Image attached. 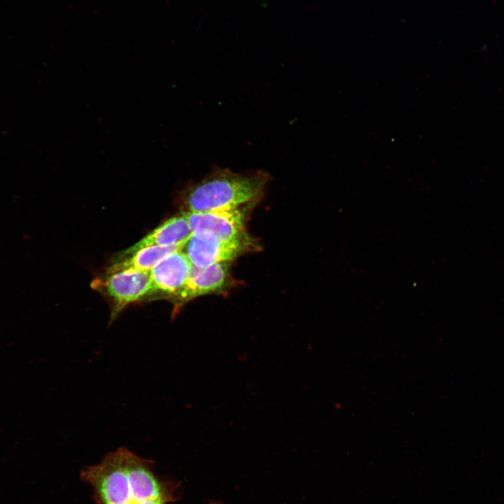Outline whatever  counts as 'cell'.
<instances>
[{
  "label": "cell",
  "mask_w": 504,
  "mask_h": 504,
  "mask_svg": "<svg viewBox=\"0 0 504 504\" xmlns=\"http://www.w3.org/2000/svg\"><path fill=\"white\" fill-rule=\"evenodd\" d=\"M270 180V174L262 170L241 174L216 168L202 180L188 186L183 191L182 199L192 212L234 209L255 202Z\"/></svg>",
  "instance_id": "6da1fadb"
},
{
  "label": "cell",
  "mask_w": 504,
  "mask_h": 504,
  "mask_svg": "<svg viewBox=\"0 0 504 504\" xmlns=\"http://www.w3.org/2000/svg\"><path fill=\"white\" fill-rule=\"evenodd\" d=\"M183 214L192 234H207L221 240L237 239L248 234L245 228L246 211L240 207L206 212L187 211Z\"/></svg>",
  "instance_id": "3957f363"
},
{
  "label": "cell",
  "mask_w": 504,
  "mask_h": 504,
  "mask_svg": "<svg viewBox=\"0 0 504 504\" xmlns=\"http://www.w3.org/2000/svg\"><path fill=\"white\" fill-rule=\"evenodd\" d=\"M103 285L114 302L111 321L127 305L151 294L150 271L127 269L107 272Z\"/></svg>",
  "instance_id": "277c9868"
},
{
  "label": "cell",
  "mask_w": 504,
  "mask_h": 504,
  "mask_svg": "<svg viewBox=\"0 0 504 504\" xmlns=\"http://www.w3.org/2000/svg\"><path fill=\"white\" fill-rule=\"evenodd\" d=\"M183 246L184 244L167 246H150L142 248L130 255L128 258L111 265L107 272L127 269L150 271L168 255L181 251Z\"/></svg>",
  "instance_id": "ba28073f"
},
{
  "label": "cell",
  "mask_w": 504,
  "mask_h": 504,
  "mask_svg": "<svg viewBox=\"0 0 504 504\" xmlns=\"http://www.w3.org/2000/svg\"><path fill=\"white\" fill-rule=\"evenodd\" d=\"M258 241L249 234L233 240H221L204 233H194L182 251L193 266L204 267L212 264L231 262L247 252L257 251Z\"/></svg>",
  "instance_id": "7a4b0ae2"
},
{
  "label": "cell",
  "mask_w": 504,
  "mask_h": 504,
  "mask_svg": "<svg viewBox=\"0 0 504 504\" xmlns=\"http://www.w3.org/2000/svg\"><path fill=\"white\" fill-rule=\"evenodd\" d=\"M192 263L182 251L172 253L160 260L150 271L152 291L174 298L186 286Z\"/></svg>",
  "instance_id": "8992f818"
},
{
  "label": "cell",
  "mask_w": 504,
  "mask_h": 504,
  "mask_svg": "<svg viewBox=\"0 0 504 504\" xmlns=\"http://www.w3.org/2000/svg\"><path fill=\"white\" fill-rule=\"evenodd\" d=\"M192 234V232L183 214L176 215L166 220L145 237L125 251L122 255H130L142 248L150 246L183 245Z\"/></svg>",
  "instance_id": "52a82bcc"
},
{
  "label": "cell",
  "mask_w": 504,
  "mask_h": 504,
  "mask_svg": "<svg viewBox=\"0 0 504 504\" xmlns=\"http://www.w3.org/2000/svg\"><path fill=\"white\" fill-rule=\"evenodd\" d=\"M230 262H223L204 267L192 266L187 283L183 290L174 298V315L186 302L193 298L223 291L230 285Z\"/></svg>",
  "instance_id": "5b68a950"
}]
</instances>
